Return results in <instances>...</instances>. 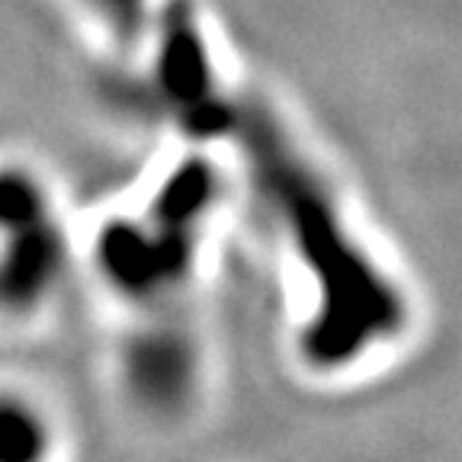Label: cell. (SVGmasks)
<instances>
[{"instance_id":"obj_1","label":"cell","mask_w":462,"mask_h":462,"mask_svg":"<svg viewBox=\"0 0 462 462\" xmlns=\"http://www.w3.org/2000/svg\"><path fill=\"white\" fill-rule=\"evenodd\" d=\"M238 129L254 177L280 209L292 247L315 282V311L302 328L305 363L325 373L354 366L402 334L408 321L404 296L356 245L334 196L280 125L263 113H247Z\"/></svg>"},{"instance_id":"obj_2","label":"cell","mask_w":462,"mask_h":462,"mask_svg":"<svg viewBox=\"0 0 462 462\" xmlns=\"http://www.w3.org/2000/svg\"><path fill=\"white\" fill-rule=\"evenodd\" d=\"M97 4L100 14H106V20L123 32H135L138 20H142V0H90Z\"/></svg>"}]
</instances>
